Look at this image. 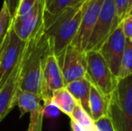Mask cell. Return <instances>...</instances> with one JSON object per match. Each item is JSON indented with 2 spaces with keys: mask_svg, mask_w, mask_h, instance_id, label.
<instances>
[{
  "mask_svg": "<svg viewBox=\"0 0 132 131\" xmlns=\"http://www.w3.org/2000/svg\"><path fill=\"white\" fill-rule=\"evenodd\" d=\"M51 51L44 34V28L27 40L23 57L19 89L42 97V62Z\"/></svg>",
  "mask_w": 132,
  "mask_h": 131,
  "instance_id": "6da1fadb",
  "label": "cell"
},
{
  "mask_svg": "<svg viewBox=\"0 0 132 131\" xmlns=\"http://www.w3.org/2000/svg\"><path fill=\"white\" fill-rule=\"evenodd\" d=\"M85 0L66 8L44 28V34L54 56L59 58L76 36L79 28Z\"/></svg>",
  "mask_w": 132,
  "mask_h": 131,
  "instance_id": "7a4b0ae2",
  "label": "cell"
},
{
  "mask_svg": "<svg viewBox=\"0 0 132 131\" xmlns=\"http://www.w3.org/2000/svg\"><path fill=\"white\" fill-rule=\"evenodd\" d=\"M114 131H132V75L119 79L108 101V114Z\"/></svg>",
  "mask_w": 132,
  "mask_h": 131,
  "instance_id": "3957f363",
  "label": "cell"
},
{
  "mask_svg": "<svg viewBox=\"0 0 132 131\" xmlns=\"http://www.w3.org/2000/svg\"><path fill=\"white\" fill-rule=\"evenodd\" d=\"M85 78L105 96L109 97L115 89L118 79L112 75L99 51L85 52Z\"/></svg>",
  "mask_w": 132,
  "mask_h": 131,
  "instance_id": "277c9868",
  "label": "cell"
},
{
  "mask_svg": "<svg viewBox=\"0 0 132 131\" xmlns=\"http://www.w3.org/2000/svg\"><path fill=\"white\" fill-rule=\"evenodd\" d=\"M120 21L116 16L114 0H104L85 52L99 51L106 39L120 24Z\"/></svg>",
  "mask_w": 132,
  "mask_h": 131,
  "instance_id": "5b68a950",
  "label": "cell"
},
{
  "mask_svg": "<svg viewBox=\"0 0 132 131\" xmlns=\"http://www.w3.org/2000/svg\"><path fill=\"white\" fill-rule=\"evenodd\" d=\"M26 43L27 41L22 40L10 26L0 47V87L20 61Z\"/></svg>",
  "mask_w": 132,
  "mask_h": 131,
  "instance_id": "8992f818",
  "label": "cell"
},
{
  "mask_svg": "<svg viewBox=\"0 0 132 131\" xmlns=\"http://www.w3.org/2000/svg\"><path fill=\"white\" fill-rule=\"evenodd\" d=\"M59 67L62 74L65 86L73 81L84 78L86 71L85 52H81L69 44L59 58Z\"/></svg>",
  "mask_w": 132,
  "mask_h": 131,
  "instance_id": "52a82bcc",
  "label": "cell"
},
{
  "mask_svg": "<svg viewBox=\"0 0 132 131\" xmlns=\"http://www.w3.org/2000/svg\"><path fill=\"white\" fill-rule=\"evenodd\" d=\"M126 40L127 39L124 35L120 23V24L112 31L99 49V52L104 58L111 72L117 79L120 73Z\"/></svg>",
  "mask_w": 132,
  "mask_h": 131,
  "instance_id": "ba28073f",
  "label": "cell"
},
{
  "mask_svg": "<svg viewBox=\"0 0 132 131\" xmlns=\"http://www.w3.org/2000/svg\"><path fill=\"white\" fill-rule=\"evenodd\" d=\"M104 0H85L79 28L70 44L81 52H85Z\"/></svg>",
  "mask_w": 132,
  "mask_h": 131,
  "instance_id": "9c48e42d",
  "label": "cell"
},
{
  "mask_svg": "<svg viewBox=\"0 0 132 131\" xmlns=\"http://www.w3.org/2000/svg\"><path fill=\"white\" fill-rule=\"evenodd\" d=\"M43 12L44 1L40 0L33 9L25 15L13 18L11 27L22 40L27 41L44 28Z\"/></svg>",
  "mask_w": 132,
  "mask_h": 131,
  "instance_id": "30bf717a",
  "label": "cell"
},
{
  "mask_svg": "<svg viewBox=\"0 0 132 131\" xmlns=\"http://www.w3.org/2000/svg\"><path fill=\"white\" fill-rule=\"evenodd\" d=\"M65 87L61 70L52 51L45 56L42 62V102L51 101L53 92Z\"/></svg>",
  "mask_w": 132,
  "mask_h": 131,
  "instance_id": "8fae6325",
  "label": "cell"
},
{
  "mask_svg": "<svg viewBox=\"0 0 132 131\" xmlns=\"http://www.w3.org/2000/svg\"><path fill=\"white\" fill-rule=\"evenodd\" d=\"M23 53L14 69L10 74L6 81L3 84V85L0 87V121L4 119V118H5V116L16 105V94L19 90V80L23 64Z\"/></svg>",
  "mask_w": 132,
  "mask_h": 131,
  "instance_id": "7c38bea8",
  "label": "cell"
},
{
  "mask_svg": "<svg viewBox=\"0 0 132 131\" xmlns=\"http://www.w3.org/2000/svg\"><path fill=\"white\" fill-rule=\"evenodd\" d=\"M65 87L75 98L77 103L90 115L89 109V95H90L91 84L85 77L73 81L67 84ZM91 117V116H90Z\"/></svg>",
  "mask_w": 132,
  "mask_h": 131,
  "instance_id": "4fadbf2b",
  "label": "cell"
},
{
  "mask_svg": "<svg viewBox=\"0 0 132 131\" xmlns=\"http://www.w3.org/2000/svg\"><path fill=\"white\" fill-rule=\"evenodd\" d=\"M109 97L105 96L99 90L91 84L89 95V109L90 116L94 121L107 116Z\"/></svg>",
  "mask_w": 132,
  "mask_h": 131,
  "instance_id": "5bb4252c",
  "label": "cell"
},
{
  "mask_svg": "<svg viewBox=\"0 0 132 131\" xmlns=\"http://www.w3.org/2000/svg\"><path fill=\"white\" fill-rule=\"evenodd\" d=\"M43 25L44 28H46L62 11H64L68 7L74 6L81 3L84 0H43Z\"/></svg>",
  "mask_w": 132,
  "mask_h": 131,
  "instance_id": "9a60e30c",
  "label": "cell"
},
{
  "mask_svg": "<svg viewBox=\"0 0 132 131\" xmlns=\"http://www.w3.org/2000/svg\"><path fill=\"white\" fill-rule=\"evenodd\" d=\"M40 96L29 92L18 90L16 94V105L20 110V117L26 113H31L42 106Z\"/></svg>",
  "mask_w": 132,
  "mask_h": 131,
  "instance_id": "2e32d148",
  "label": "cell"
},
{
  "mask_svg": "<svg viewBox=\"0 0 132 131\" xmlns=\"http://www.w3.org/2000/svg\"><path fill=\"white\" fill-rule=\"evenodd\" d=\"M51 101L61 112L69 117L77 103L75 98L67 90L66 87L60 88L53 92Z\"/></svg>",
  "mask_w": 132,
  "mask_h": 131,
  "instance_id": "e0dca14e",
  "label": "cell"
},
{
  "mask_svg": "<svg viewBox=\"0 0 132 131\" xmlns=\"http://www.w3.org/2000/svg\"><path fill=\"white\" fill-rule=\"evenodd\" d=\"M132 75V41L129 40H126L125 49L122 55L120 69L119 73V79L125 78Z\"/></svg>",
  "mask_w": 132,
  "mask_h": 131,
  "instance_id": "ac0fdd59",
  "label": "cell"
},
{
  "mask_svg": "<svg viewBox=\"0 0 132 131\" xmlns=\"http://www.w3.org/2000/svg\"><path fill=\"white\" fill-rule=\"evenodd\" d=\"M69 118L70 119H73L76 122L78 123L79 125H81L86 130H91L95 128H94V121L92 119L90 115L82 108L79 103H77Z\"/></svg>",
  "mask_w": 132,
  "mask_h": 131,
  "instance_id": "d6986e66",
  "label": "cell"
},
{
  "mask_svg": "<svg viewBox=\"0 0 132 131\" xmlns=\"http://www.w3.org/2000/svg\"><path fill=\"white\" fill-rule=\"evenodd\" d=\"M11 23H12V16L7 9L6 5L4 3L0 10V47L10 29Z\"/></svg>",
  "mask_w": 132,
  "mask_h": 131,
  "instance_id": "ffe728a7",
  "label": "cell"
},
{
  "mask_svg": "<svg viewBox=\"0 0 132 131\" xmlns=\"http://www.w3.org/2000/svg\"><path fill=\"white\" fill-rule=\"evenodd\" d=\"M43 107L30 113V122L27 131H42L43 126Z\"/></svg>",
  "mask_w": 132,
  "mask_h": 131,
  "instance_id": "44dd1931",
  "label": "cell"
},
{
  "mask_svg": "<svg viewBox=\"0 0 132 131\" xmlns=\"http://www.w3.org/2000/svg\"><path fill=\"white\" fill-rule=\"evenodd\" d=\"M120 25L126 39L132 41V5H129L127 13L120 21Z\"/></svg>",
  "mask_w": 132,
  "mask_h": 131,
  "instance_id": "7402d4cb",
  "label": "cell"
},
{
  "mask_svg": "<svg viewBox=\"0 0 132 131\" xmlns=\"http://www.w3.org/2000/svg\"><path fill=\"white\" fill-rule=\"evenodd\" d=\"M40 0H20L14 18L22 17L30 12Z\"/></svg>",
  "mask_w": 132,
  "mask_h": 131,
  "instance_id": "603a6c76",
  "label": "cell"
},
{
  "mask_svg": "<svg viewBox=\"0 0 132 131\" xmlns=\"http://www.w3.org/2000/svg\"><path fill=\"white\" fill-rule=\"evenodd\" d=\"M94 128L96 131H114L112 123L108 116H104L94 121Z\"/></svg>",
  "mask_w": 132,
  "mask_h": 131,
  "instance_id": "cb8c5ba5",
  "label": "cell"
},
{
  "mask_svg": "<svg viewBox=\"0 0 132 131\" xmlns=\"http://www.w3.org/2000/svg\"><path fill=\"white\" fill-rule=\"evenodd\" d=\"M130 0H114L115 9H116V16L120 21L123 18L129 7Z\"/></svg>",
  "mask_w": 132,
  "mask_h": 131,
  "instance_id": "d4e9b609",
  "label": "cell"
},
{
  "mask_svg": "<svg viewBox=\"0 0 132 131\" xmlns=\"http://www.w3.org/2000/svg\"><path fill=\"white\" fill-rule=\"evenodd\" d=\"M42 107H43L44 118H56L59 116L61 112L51 101L43 102Z\"/></svg>",
  "mask_w": 132,
  "mask_h": 131,
  "instance_id": "484cf974",
  "label": "cell"
},
{
  "mask_svg": "<svg viewBox=\"0 0 132 131\" xmlns=\"http://www.w3.org/2000/svg\"><path fill=\"white\" fill-rule=\"evenodd\" d=\"M19 1L20 0H4V3L6 5L7 9H8L9 13H10L11 16H12V19L14 18L16 10H17Z\"/></svg>",
  "mask_w": 132,
  "mask_h": 131,
  "instance_id": "4316f807",
  "label": "cell"
},
{
  "mask_svg": "<svg viewBox=\"0 0 132 131\" xmlns=\"http://www.w3.org/2000/svg\"><path fill=\"white\" fill-rule=\"evenodd\" d=\"M70 126H71L72 131H86L85 128H83L81 125H79L73 119H70Z\"/></svg>",
  "mask_w": 132,
  "mask_h": 131,
  "instance_id": "83f0119b",
  "label": "cell"
},
{
  "mask_svg": "<svg viewBox=\"0 0 132 131\" xmlns=\"http://www.w3.org/2000/svg\"><path fill=\"white\" fill-rule=\"evenodd\" d=\"M86 131H96V129L94 128V129H91V130H86Z\"/></svg>",
  "mask_w": 132,
  "mask_h": 131,
  "instance_id": "f1b7e54d",
  "label": "cell"
},
{
  "mask_svg": "<svg viewBox=\"0 0 132 131\" xmlns=\"http://www.w3.org/2000/svg\"><path fill=\"white\" fill-rule=\"evenodd\" d=\"M132 5V0H130V2H129V5Z\"/></svg>",
  "mask_w": 132,
  "mask_h": 131,
  "instance_id": "f546056e",
  "label": "cell"
}]
</instances>
